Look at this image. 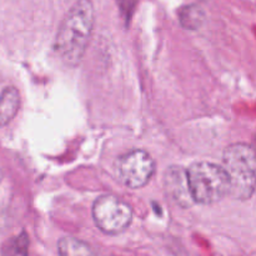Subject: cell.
<instances>
[{"mask_svg":"<svg viewBox=\"0 0 256 256\" xmlns=\"http://www.w3.org/2000/svg\"><path fill=\"white\" fill-rule=\"evenodd\" d=\"M94 5L90 0H78L60 24L54 49L69 66L82 62L94 28Z\"/></svg>","mask_w":256,"mask_h":256,"instance_id":"6da1fadb","label":"cell"},{"mask_svg":"<svg viewBox=\"0 0 256 256\" xmlns=\"http://www.w3.org/2000/svg\"><path fill=\"white\" fill-rule=\"evenodd\" d=\"M222 169L229 182V195L248 200L256 190V150L244 142L232 144L222 154Z\"/></svg>","mask_w":256,"mask_h":256,"instance_id":"7a4b0ae2","label":"cell"},{"mask_svg":"<svg viewBox=\"0 0 256 256\" xmlns=\"http://www.w3.org/2000/svg\"><path fill=\"white\" fill-rule=\"evenodd\" d=\"M190 192L194 202L215 204L229 195V182L222 166L209 162H194L188 169Z\"/></svg>","mask_w":256,"mask_h":256,"instance_id":"3957f363","label":"cell"},{"mask_svg":"<svg viewBox=\"0 0 256 256\" xmlns=\"http://www.w3.org/2000/svg\"><path fill=\"white\" fill-rule=\"evenodd\" d=\"M92 219L100 232L118 235L132 224V210L126 202L114 195H102L92 205Z\"/></svg>","mask_w":256,"mask_h":256,"instance_id":"277c9868","label":"cell"},{"mask_svg":"<svg viewBox=\"0 0 256 256\" xmlns=\"http://www.w3.org/2000/svg\"><path fill=\"white\" fill-rule=\"evenodd\" d=\"M155 162L149 152L135 149L120 155L115 162V172L122 184L130 189H140L150 182Z\"/></svg>","mask_w":256,"mask_h":256,"instance_id":"5b68a950","label":"cell"},{"mask_svg":"<svg viewBox=\"0 0 256 256\" xmlns=\"http://www.w3.org/2000/svg\"><path fill=\"white\" fill-rule=\"evenodd\" d=\"M166 194L180 206L188 208L194 202L188 179V170L180 166H172L166 170L164 178Z\"/></svg>","mask_w":256,"mask_h":256,"instance_id":"8992f818","label":"cell"},{"mask_svg":"<svg viewBox=\"0 0 256 256\" xmlns=\"http://www.w3.org/2000/svg\"><path fill=\"white\" fill-rule=\"evenodd\" d=\"M20 108V94L16 88L8 86L0 94V128L9 124Z\"/></svg>","mask_w":256,"mask_h":256,"instance_id":"52a82bcc","label":"cell"},{"mask_svg":"<svg viewBox=\"0 0 256 256\" xmlns=\"http://www.w3.org/2000/svg\"><path fill=\"white\" fill-rule=\"evenodd\" d=\"M178 16H179V22L182 26L188 30L199 29L205 22L204 9L198 4H189L182 6Z\"/></svg>","mask_w":256,"mask_h":256,"instance_id":"ba28073f","label":"cell"},{"mask_svg":"<svg viewBox=\"0 0 256 256\" xmlns=\"http://www.w3.org/2000/svg\"><path fill=\"white\" fill-rule=\"evenodd\" d=\"M60 256H96L86 242L72 236H65L58 242Z\"/></svg>","mask_w":256,"mask_h":256,"instance_id":"9c48e42d","label":"cell"},{"mask_svg":"<svg viewBox=\"0 0 256 256\" xmlns=\"http://www.w3.org/2000/svg\"><path fill=\"white\" fill-rule=\"evenodd\" d=\"M28 249V239L24 234L22 236L15 238L12 242V244L8 246L6 252H10L12 255H26Z\"/></svg>","mask_w":256,"mask_h":256,"instance_id":"30bf717a","label":"cell"},{"mask_svg":"<svg viewBox=\"0 0 256 256\" xmlns=\"http://www.w3.org/2000/svg\"><path fill=\"white\" fill-rule=\"evenodd\" d=\"M2 166H0V182H2Z\"/></svg>","mask_w":256,"mask_h":256,"instance_id":"8fae6325","label":"cell"}]
</instances>
